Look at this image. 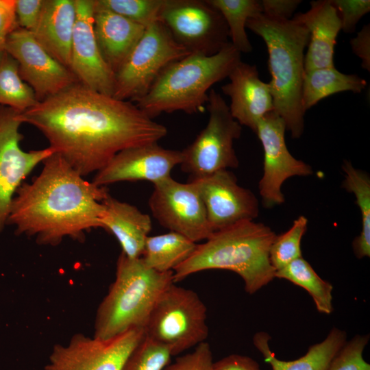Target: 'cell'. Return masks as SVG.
I'll list each match as a JSON object with an SVG mask.
<instances>
[{"mask_svg":"<svg viewBox=\"0 0 370 370\" xmlns=\"http://www.w3.org/2000/svg\"><path fill=\"white\" fill-rule=\"evenodd\" d=\"M38 129L82 176L98 172L120 151L158 143L166 127L130 101L117 99L79 82L18 114Z\"/></svg>","mask_w":370,"mask_h":370,"instance_id":"1","label":"cell"},{"mask_svg":"<svg viewBox=\"0 0 370 370\" xmlns=\"http://www.w3.org/2000/svg\"><path fill=\"white\" fill-rule=\"evenodd\" d=\"M31 182H23L12 199L7 225L17 235L36 239L41 245H58L66 237L84 241L85 232L102 228L106 186L84 179L59 154L43 162Z\"/></svg>","mask_w":370,"mask_h":370,"instance_id":"2","label":"cell"},{"mask_svg":"<svg viewBox=\"0 0 370 370\" xmlns=\"http://www.w3.org/2000/svg\"><path fill=\"white\" fill-rule=\"evenodd\" d=\"M275 236L269 226L254 220L216 231L173 271V281L206 270L225 269L237 273L245 291L254 294L275 278L269 250Z\"/></svg>","mask_w":370,"mask_h":370,"instance_id":"3","label":"cell"},{"mask_svg":"<svg viewBox=\"0 0 370 370\" xmlns=\"http://www.w3.org/2000/svg\"><path fill=\"white\" fill-rule=\"evenodd\" d=\"M246 28L266 44L271 76L268 84L274 111L282 118L292 137L298 138L304 129L306 112L301 95L308 32L293 18H276L262 12L249 18Z\"/></svg>","mask_w":370,"mask_h":370,"instance_id":"4","label":"cell"},{"mask_svg":"<svg viewBox=\"0 0 370 370\" xmlns=\"http://www.w3.org/2000/svg\"><path fill=\"white\" fill-rule=\"evenodd\" d=\"M241 54L230 42L212 56L191 53L168 65L147 94L133 103L152 119L163 112H203L208 90L228 77Z\"/></svg>","mask_w":370,"mask_h":370,"instance_id":"5","label":"cell"},{"mask_svg":"<svg viewBox=\"0 0 370 370\" xmlns=\"http://www.w3.org/2000/svg\"><path fill=\"white\" fill-rule=\"evenodd\" d=\"M173 282V271L158 272L141 258L121 252L114 281L97 310L93 337L107 340L132 329H144L158 299Z\"/></svg>","mask_w":370,"mask_h":370,"instance_id":"6","label":"cell"},{"mask_svg":"<svg viewBox=\"0 0 370 370\" xmlns=\"http://www.w3.org/2000/svg\"><path fill=\"white\" fill-rule=\"evenodd\" d=\"M207 308L192 289L170 284L160 295L144 327L145 336L167 347L172 356L205 342Z\"/></svg>","mask_w":370,"mask_h":370,"instance_id":"7","label":"cell"},{"mask_svg":"<svg viewBox=\"0 0 370 370\" xmlns=\"http://www.w3.org/2000/svg\"><path fill=\"white\" fill-rule=\"evenodd\" d=\"M190 53L160 21L148 25L114 74L112 97L136 101L147 94L168 65Z\"/></svg>","mask_w":370,"mask_h":370,"instance_id":"8","label":"cell"},{"mask_svg":"<svg viewBox=\"0 0 370 370\" xmlns=\"http://www.w3.org/2000/svg\"><path fill=\"white\" fill-rule=\"evenodd\" d=\"M206 126L182 153V170L190 180L200 178L239 164L234 141L242 132V125L232 116L229 106L220 93L210 89Z\"/></svg>","mask_w":370,"mask_h":370,"instance_id":"9","label":"cell"},{"mask_svg":"<svg viewBox=\"0 0 370 370\" xmlns=\"http://www.w3.org/2000/svg\"><path fill=\"white\" fill-rule=\"evenodd\" d=\"M160 21L190 53L212 56L230 42L222 14L207 0H165Z\"/></svg>","mask_w":370,"mask_h":370,"instance_id":"10","label":"cell"},{"mask_svg":"<svg viewBox=\"0 0 370 370\" xmlns=\"http://www.w3.org/2000/svg\"><path fill=\"white\" fill-rule=\"evenodd\" d=\"M153 217L171 232L194 243L207 240L214 232L195 183H181L171 177L153 185L149 199Z\"/></svg>","mask_w":370,"mask_h":370,"instance_id":"11","label":"cell"},{"mask_svg":"<svg viewBox=\"0 0 370 370\" xmlns=\"http://www.w3.org/2000/svg\"><path fill=\"white\" fill-rule=\"evenodd\" d=\"M144 335L143 328L107 340L75 334L67 344L53 346L45 370H122Z\"/></svg>","mask_w":370,"mask_h":370,"instance_id":"12","label":"cell"},{"mask_svg":"<svg viewBox=\"0 0 370 370\" xmlns=\"http://www.w3.org/2000/svg\"><path fill=\"white\" fill-rule=\"evenodd\" d=\"M286 124L274 110L258 123L255 133L264 151L263 175L259 190L264 207L270 208L284 201L283 183L293 176H308L313 171L310 165L296 159L285 141Z\"/></svg>","mask_w":370,"mask_h":370,"instance_id":"13","label":"cell"},{"mask_svg":"<svg viewBox=\"0 0 370 370\" xmlns=\"http://www.w3.org/2000/svg\"><path fill=\"white\" fill-rule=\"evenodd\" d=\"M20 112L0 106V234L7 225L10 206L24 180L53 150L48 147L25 151L21 147L23 135Z\"/></svg>","mask_w":370,"mask_h":370,"instance_id":"14","label":"cell"},{"mask_svg":"<svg viewBox=\"0 0 370 370\" xmlns=\"http://www.w3.org/2000/svg\"><path fill=\"white\" fill-rule=\"evenodd\" d=\"M4 49L18 62L21 79L39 102L78 82L72 71L54 59L29 30L17 27L8 36Z\"/></svg>","mask_w":370,"mask_h":370,"instance_id":"15","label":"cell"},{"mask_svg":"<svg viewBox=\"0 0 370 370\" xmlns=\"http://www.w3.org/2000/svg\"><path fill=\"white\" fill-rule=\"evenodd\" d=\"M189 181L197 186L214 232L258 216L259 205L255 195L239 186L230 171L221 170Z\"/></svg>","mask_w":370,"mask_h":370,"instance_id":"16","label":"cell"},{"mask_svg":"<svg viewBox=\"0 0 370 370\" xmlns=\"http://www.w3.org/2000/svg\"><path fill=\"white\" fill-rule=\"evenodd\" d=\"M182 151L168 149L153 143L119 152L92 182L106 186L119 182L149 181L158 184L170 177L172 169L182 162Z\"/></svg>","mask_w":370,"mask_h":370,"instance_id":"17","label":"cell"},{"mask_svg":"<svg viewBox=\"0 0 370 370\" xmlns=\"http://www.w3.org/2000/svg\"><path fill=\"white\" fill-rule=\"evenodd\" d=\"M74 26L69 69L78 82L97 92L112 96L114 73L98 47L93 28L94 0H75Z\"/></svg>","mask_w":370,"mask_h":370,"instance_id":"18","label":"cell"},{"mask_svg":"<svg viewBox=\"0 0 370 370\" xmlns=\"http://www.w3.org/2000/svg\"><path fill=\"white\" fill-rule=\"evenodd\" d=\"M228 78L230 82L221 90L230 99V112L241 125L255 132L258 122L274 110L269 84L261 80L255 65L242 60L233 68Z\"/></svg>","mask_w":370,"mask_h":370,"instance_id":"19","label":"cell"},{"mask_svg":"<svg viewBox=\"0 0 370 370\" xmlns=\"http://www.w3.org/2000/svg\"><path fill=\"white\" fill-rule=\"evenodd\" d=\"M310 9L293 18L308 30L309 41L304 57L305 72L333 67L334 47L342 29L338 12L331 0L312 1Z\"/></svg>","mask_w":370,"mask_h":370,"instance_id":"20","label":"cell"},{"mask_svg":"<svg viewBox=\"0 0 370 370\" xmlns=\"http://www.w3.org/2000/svg\"><path fill=\"white\" fill-rule=\"evenodd\" d=\"M93 28L100 52L115 74L141 38L145 27L94 0Z\"/></svg>","mask_w":370,"mask_h":370,"instance_id":"21","label":"cell"},{"mask_svg":"<svg viewBox=\"0 0 370 370\" xmlns=\"http://www.w3.org/2000/svg\"><path fill=\"white\" fill-rule=\"evenodd\" d=\"M75 19V0H44L38 20L31 31L38 43L69 69Z\"/></svg>","mask_w":370,"mask_h":370,"instance_id":"22","label":"cell"},{"mask_svg":"<svg viewBox=\"0 0 370 370\" xmlns=\"http://www.w3.org/2000/svg\"><path fill=\"white\" fill-rule=\"evenodd\" d=\"M102 202L106 208L101 220L102 228L115 236L123 254L131 258H140L151 230L149 215L110 194Z\"/></svg>","mask_w":370,"mask_h":370,"instance_id":"23","label":"cell"},{"mask_svg":"<svg viewBox=\"0 0 370 370\" xmlns=\"http://www.w3.org/2000/svg\"><path fill=\"white\" fill-rule=\"evenodd\" d=\"M347 334L338 328H332L321 343L311 345L301 357L294 360H281L276 358L269 347V334L260 332L253 338L256 349L262 354L272 370H327L332 359L346 343Z\"/></svg>","mask_w":370,"mask_h":370,"instance_id":"24","label":"cell"},{"mask_svg":"<svg viewBox=\"0 0 370 370\" xmlns=\"http://www.w3.org/2000/svg\"><path fill=\"white\" fill-rule=\"evenodd\" d=\"M367 82L356 74H346L335 66L316 69L304 73L301 102L305 112L332 95L351 91L361 92Z\"/></svg>","mask_w":370,"mask_h":370,"instance_id":"25","label":"cell"},{"mask_svg":"<svg viewBox=\"0 0 370 370\" xmlns=\"http://www.w3.org/2000/svg\"><path fill=\"white\" fill-rule=\"evenodd\" d=\"M197 244L186 237L169 232L148 236L141 258L149 268L158 272L173 271L194 251Z\"/></svg>","mask_w":370,"mask_h":370,"instance_id":"26","label":"cell"},{"mask_svg":"<svg viewBox=\"0 0 370 370\" xmlns=\"http://www.w3.org/2000/svg\"><path fill=\"white\" fill-rule=\"evenodd\" d=\"M275 278L288 280L304 288L319 312L330 314L332 312V285L323 280L302 257L276 271Z\"/></svg>","mask_w":370,"mask_h":370,"instance_id":"27","label":"cell"},{"mask_svg":"<svg viewBox=\"0 0 370 370\" xmlns=\"http://www.w3.org/2000/svg\"><path fill=\"white\" fill-rule=\"evenodd\" d=\"M344 188L352 193L361 213L362 230L353 241V249L358 258L370 256V179L367 173L345 161L343 165Z\"/></svg>","mask_w":370,"mask_h":370,"instance_id":"28","label":"cell"},{"mask_svg":"<svg viewBox=\"0 0 370 370\" xmlns=\"http://www.w3.org/2000/svg\"><path fill=\"white\" fill-rule=\"evenodd\" d=\"M222 14L228 28L230 41L241 53H250L252 45L246 32L249 18L262 12L260 1L207 0Z\"/></svg>","mask_w":370,"mask_h":370,"instance_id":"29","label":"cell"},{"mask_svg":"<svg viewBox=\"0 0 370 370\" xmlns=\"http://www.w3.org/2000/svg\"><path fill=\"white\" fill-rule=\"evenodd\" d=\"M32 88L21 79L16 60L0 52V106L23 112L38 103Z\"/></svg>","mask_w":370,"mask_h":370,"instance_id":"30","label":"cell"},{"mask_svg":"<svg viewBox=\"0 0 370 370\" xmlns=\"http://www.w3.org/2000/svg\"><path fill=\"white\" fill-rule=\"evenodd\" d=\"M307 225V218L300 216L286 232L276 235L269 250L270 262L275 271L302 257L301 242Z\"/></svg>","mask_w":370,"mask_h":370,"instance_id":"31","label":"cell"},{"mask_svg":"<svg viewBox=\"0 0 370 370\" xmlns=\"http://www.w3.org/2000/svg\"><path fill=\"white\" fill-rule=\"evenodd\" d=\"M171 356L167 347L144 335L129 355L122 370H164Z\"/></svg>","mask_w":370,"mask_h":370,"instance_id":"32","label":"cell"},{"mask_svg":"<svg viewBox=\"0 0 370 370\" xmlns=\"http://www.w3.org/2000/svg\"><path fill=\"white\" fill-rule=\"evenodd\" d=\"M165 0H99L109 10L145 27L160 21Z\"/></svg>","mask_w":370,"mask_h":370,"instance_id":"33","label":"cell"},{"mask_svg":"<svg viewBox=\"0 0 370 370\" xmlns=\"http://www.w3.org/2000/svg\"><path fill=\"white\" fill-rule=\"evenodd\" d=\"M369 340V334H357L346 341L327 370H370V365L363 358Z\"/></svg>","mask_w":370,"mask_h":370,"instance_id":"34","label":"cell"},{"mask_svg":"<svg viewBox=\"0 0 370 370\" xmlns=\"http://www.w3.org/2000/svg\"><path fill=\"white\" fill-rule=\"evenodd\" d=\"M213 358L210 345L204 342L193 352L179 356L164 370H213Z\"/></svg>","mask_w":370,"mask_h":370,"instance_id":"35","label":"cell"},{"mask_svg":"<svg viewBox=\"0 0 370 370\" xmlns=\"http://www.w3.org/2000/svg\"><path fill=\"white\" fill-rule=\"evenodd\" d=\"M341 21L345 33L355 32L360 18L370 11L369 0H331Z\"/></svg>","mask_w":370,"mask_h":370,"instance_id":"36","label":"cell"},{"mask_svg":"<svg viewBox=\"0 0 370 370\" xmlns=\"http://www.w3.org/2000/svg\"><path fill=\"white\" fill-rule=\"evenodd\" d=\"M44 0H15L18 27L32 31L38 20Z\"/></svg>","mask_w":370,"mask_h":370,"instance_id":"37","label":"cell"},{"mask_svg":"<svg viewBox=\"0 0 370 370\" xmlns=\"http://www.w3.org/2000/svg\"><path fill=\"white\" fill-rule=\"evenodd\" d=\"M17 27L15 0H0V52L4 50L8 36Z\"/></svg>","mask_w":370,"mask_h":370,"instance_id":"38","label":"cell"},{"mask_svg":"<svg viewBox=\"0 0 370 370\" xmlns=\"http://www.w3.org/2000/svg\"><path fill=\"white\" fill-rule=\"evenodd\" d=\"M353 53L361 60L362 67L370 71V25L362 27L357 36L350 40Z\"/></svg>","mask_w":370,"mask_h":370,"instance_id":"39","label":"cell"},{"mask_svg":"<svg viewBox=\"0 0 370 370\" xmlns=\"http://www.w3.org/2000/svg\"><path fill=\"white\" fill-rule=\"evenodd\" d=\"M300 0H262L260 3L262 13L271 16L284 19H291Z\"/></svg>","mask_w":370,"mask_h":370,"instance_id":"40","label":"cell"},{"mask_svg":"<svg viewBox=\"0 0 370 370\" xmlns=\"http://www.w3.org/2000/svg\"><path fill=\"white\" fill-rule=\"evenodd\" d=\"M213 370H261L251 358L240 354L228 355L213 362Z\"/></svg>","mask_w":370,"mask_h":370,"instance_id":"41","label":"cell"}]
</instances>
